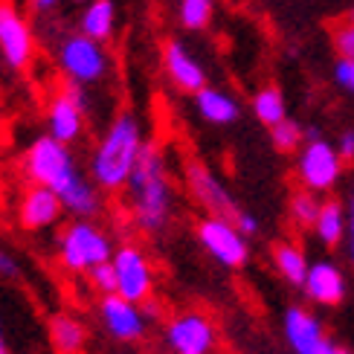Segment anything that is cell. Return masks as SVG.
I'll list each match as a JSON object with an SVG mask.
<instances>
[{
	"instance_id": "1",
	"label": "cell",
	"mask_w": 354,
	"mask_h": 354,
	"mask_svg": "<svg viewBox=\"0 0 354 354\" xmlns=\"http://www.w3.org/2000/svg\"><path fill=\"white\" fill-rule=\"evenodd\" d=\"M21 171L29 183L53 189L64 203V212L70 218L96 221L105 209V192L79 169V160L73 154V145L53 140L50 134H41L26 145L21 157Z\"/></svg>"
},
{
	"instance_id": "2",
	"label": "cell",
	"mask_w": 354,
	"mask_h": 354,
	"mask_svg": "<svg viewBox=\"0 0 354 354\" xmlns=\"http://www.w3.org/2000/svg\"><path fill=\"white\" fill-rule=\"evenodd\" d=\"M131 224L145 235L166 232L174 218V183L166 154L157 142H145L134 171L125 186Z\"/></svg>"
},
{
	"instance_id": "3",
	"label": "cell",
	"mask_w": 354,
	"mask_h": 354,
	"mask_svg": "<svg viewBox=\"0 0 354 354\" xmlns=\"http://www.w3.org/2000/svg\"><path fill=\"white\" fill-rule=\"evenodd\" d=\"M145 142L149 140H145L140 116L131 111L116 113L93 145L91 160H87V171H91L87 177H91L99 186V192H105V195L125 192L128 177L134 171Z\"/></svg>"
},
{
	"instance_id": "4",
	"label": "cell",
	"mask_w": 354,
	"mask_h": 354,
	"mask_svg": "<svg viewBox=\"0 0 354 354\" xmlns=\"http://www.w3.org/2000/svg\"><path fill=\"white\" fill-rule=\"evenodd\" d=\"M113 239L108 230H102L96 221L73 218L70 224L58 230L55 239V259L73 276H87L99 264H108L113 259Z\"/></svg>"
},
{
	"instance_id": "5",
	"label": "cell",
	"mask_w": 354,
	"mask_h": 354,
	"mask_svg": "<svg viewBox=\"0 0 354 354\" xmlns=\"http://www.w3.org/2000/svg\"><path fill=\"white\" fill-rule=\"evenodd\" d=\"M55 64L64 82L79 87H93L108 79L111 73V53L105 44L87 38L82 32H70L58 41L55 47Z\"/></svg>"
},
{
	"instance_id": "6",
	"label": "cell",
	"mask_w": 354,
	"mask_h": 354,
	"mask_svg": "<svg viewBox=\"0 0 354 354\" xmlns=\"http://www.w3.org/2000/svg\"><path fill=\"white\" fill-rule=\"evenodd\" d=\"M195 239L206 256L227 270H244L250 264V239L235 227V221L203 215L195 224Z\"/></svg>"
},
{
	"instance_id": "7",
	"label": "cell",
	"mask_w": 354,
	"mask_h": 354,
	"mask_svg": "<svg viewBox=\"0 0 354 354\" xmlns=\"http://www.w3.org/2000/svg\"><path fill=\"white\" fill-rule=\"evenodd\" d=\"M38 41L29 18L15 0H0V64L12 73H24L35 62Z\"/></svg>"
},
{
	"instance_id": "8",
	"label": "cell",
	"mask_w": 354,
	"mask_h": 354,
	"mask_svg": "<svg viewBox=\"0 0 354 354\" xmlns=\"http://www.w3.org/2000/svg\"><path fill=\"white\" fill-rule=\"evenodd\" d=\"M113 273H116V293L128 302L145 305L149 299H154V264L145 256V250L134 241H125L113 250Z\"/></svg>"
},
{
	"instance_id": "9",
	"label": "cell",
	"mask_w": 354,
	"mask_h": 354,
	"mask_svg": "<svg viewBox=\"0 0 354 354\" xmlns=\"http://www.w3.org/2000/svg\"><path fill=\"white\" fill-rule=\"evenodd\" d=\"M47 134L64 145H76L87 128V93L84 87L64 82L62 91H55L44 111Z\"/></svg>"
},
{
	"instance_id": "10",
	"label": "cell",
	"mask_w": 354,
	"mask_h": 354,
	"mask_svg": "<svg viewBox=\"0 0 354 354\" xmlns=\"http://www.w3.org/2000/svg\"><path fill=\"white\" fill-rule=\"evenodd\" d=\"M343 166L346 163H343L340 151H337V145H331L328 140L305 142L297 154V180L305 192L326 195L343 177Z\"/></svg>"
},
{
	"instance_id": "11",
	"label": "cell",
	"mask_w": 354,
	"mask_h": 354,
	"mask_svg": "<svg viewBox=\"0 0 354 354\" xmlns=\"http://www.w3.org/2000/svg\"><path fill=\"white\" fill-rule=\"evenodd\" d=\"M163 340L171 354H212L218 346V328L206 314L183 311L166 322Z\"/></svg>"
},
{
	"instance_id": "12",
	"label": "cell",
	"mask_w": 354,
	"mask_h": 354,
	"mask_svg": "<svg viewBox=\"0 0 354 354\" xmlns=\"http://www.w3.org/2000/svg\"><path fill=\"white\" fill-rule=\"evenodd\" d=\"M183 171H186L189 195L195 198L198 206H203L206 215H218V218H230V221L239 218L241 206L232 201V192L209 166L201 163V160H189Z\"/></svg>"
},
{
	"instance_id": "13",
	"label": "cell",
	"mask_w": 354,
	"mask_h": 354,
	"mask_svg": "<svg viewBox=\"0 0 354 354\" xmlns=\"http://www.w3.org/2000/svg\"><path fill=\"white\" fill-rule=\"evenodd\" d=\"M96 317L99 326L105 328V334L113 343H140L149 334V317H145L142 305L122 299L120 293L111 297H99L96 302Z\"/></svg>"
},
{
	"instance_id": "14",
	"label": "cell",
	"mask_w": 354,
	"mask_h": 354,
	"mask_svg": "<svg viewBox=\"0 0 354 354\" xmlns=\"http://www.w3.org/2000/svg\"><path fill=\"white\" fill-rule=\"evenodd\" d=\"M64 203L62 198L55 195L53 189L47 186H35L29 183L24 189V195L18 201V224L26 232H44V230H53L62 224L64 218Z\"/></svg>"
},
{
	"instance_id": "15",
	"label": "cell",
	"mask_w": 354,
	"mask_h": 354,
	"mask_svg": "<svg viewBox=\"0 0 354 354\" xmlns=\"http://www.w3.org/2000/svg\"><path fill=\"white\" fill-rule=\"evenodd\" d=\"M302 293L308 297V302H314L319 308H337L348 293L346 273L340 270V264L331 261V259L311 261L308 276H305V285H302Z\"/></svg>"
},
{
	"instance_id": "16",
	"label": "cell",
	"mask_w": 354,
	"mask_h": 354,
	"mask_svg": "<svg viewBox=\"0 0 354 354\" xmlns=\"http://www.w3.org/2000/svg\"><path fill=\"white\" fill-rule=\"evenodd\" d=\"M282 334H285V340H288L293 354H314L322 343L328 340L322 319L305 305H288L285 308Z\"/></svg>"
},
{
	"instance_id": "17",
	"label": "cell",
	"mask_w": 354,
	"mask_h": 354,
	"mask_svg": "<svg viewBox=\"0 0 354 354\" xmlns=\"http://www.w3.org/2000/svg\"><path fill=\"white\" fill-rule=\"evenodd\" d=\"M163 70H166L169 82L177 87V91H183V93L195 96L198 91H203V87H206V70H203V64L189 53L186 44L177 41V38L163 44Z\"/></svg>"
},
{
	"instance_id": "18",
	"label": "cell",
	"mask_w": 354,
	"mask_h": 354,
	"mask_svg": "<svg viewBox=\"0 0 354 354\" xmlns=\"http://www.w3.org/2000/svg\"><path fill=\"white\" fill-rule=\"evenodd\" d=\"M47 334H50V346L55 348V354H84L87 340H91V331H87L84 319L67 311H58L50 317Z\"/></svg>"
},
{
	"instance_id": "19",
	"label": "cell",
	"mask_w": 354,
	"mask_h": 354,
	"mask_svg": "<svg viewBox=\"0 0 354 354\" xmlns=\"http://www.w3.org/2000/svg\"><path fill=\"white\" fill-rule=\"evenodd\" d=\"M195 111L203 122L218 125V128L239 122V116H241L239 99L227 91H221V87H209V84L195 93Z\"/></svg>"
},
{
	"instance_id": "20",
	"label": "cell",
	"mask_w": 354,
	"mask_h": 354,
	"mask_svg": "<svg viewBox=\"0 0 354 354\" xmlns=\"http://www.w3.org/2000/svg\"><path fill=\"white\" fill-rule=\"evenodd\" d=\"M79 32L99 44H108L116 32V3L113 0H91L82 9Z\"/></svg>"
},
{
	"instance_id": "21",
	"label": "cell",
	"mask_w": 354,
	"mask_h": 354,
	"mask_svg": "<svg viewBox=\"0 0 354 354\" xmlns=\"http://www.w3.org/2000/svg\"><path fill=\"white\" fill-rule=\"evenodd\" d=\"M346 230H348V209H346V206L337 198L322 201L319 215L314 221V235L319 239V244L337 247L346 239Z\"/></svg>"
},
{
	"instance_id": "22",
	"label": "cell",
	"mask_w": 354,
	"mask_h": 354,
	"mask_svg": "<svg viewBox=\"0 0 354 354\" xmlns=\"http://www.w3.org/2000/svg\"><path fill=\"white\" fill-rule=\"evenodd\" d=\"M273 268H276V273L282 276L288 285L302 288L305 285V276H308V268H311V261H308L305 250L299 244L279 241L273 247Z\"/></svg>"
},
{
	"instance_id": "23",
	"label": "cell",
	"mask_w": 354,
	"mask_h": 354,
	"mask_svg": "<svg viewBox=\"0 0 354 354\" xmlns=\"http://www.w3.org/2000/svg\"><path fill=\"white\" fill-rule=\"evenodd\" d=\"M250 105H253V116H256L261 125H268V128H273V125H279L282 120H288L285 93L279 91V87H273V84L256 91V96H253V102H250Z\"/></svg>"
},
{
	"instance_id": "24",
	"label": "cell",
	"mask_w": 354,
	"mask_h": 354,
	"mask_svg": "<svg viewBox=\"0 0 354 354\" xmlns=\"http://www.w3.org/2000/svg\"><path fill=\"white\" fill-rule=\"evenodd\" d=\"M319 206H322V201L314 195V192L299 189L297 195L290 198V203H288V215L293 221V227H297V230H314V221L319 215Z\"/></svg>"
},
{
	"instance_id": "25",
	"label": "cell",
	"mask_w": 354,
	"mask_h": 354,
	"mask_svg": "<svg viewBox=\"0 0 354 354\" xmlns=\"http://www.w3.org/2000/svg\"><path fill=\"white\" fill-rule=\"evenodd\" d=\"M212 12H215L212 0H180L177 18H180V26L189 29V32H201V29L209 26Z\"/></svg>"
},
{
	"instance_id": "26",
	"label": "cell",
	"mask_w": 354,
	"mask_h": 354,
	"mask_svg": "<svg viewBox=\"0 0 354 354\" xmlns=\"http://www.w3.org/2000/svg\"><path fill=\"white\" fill-rule=\"evenodd\" d=\"M270 142L279 154H290V151H299L305 145V128L297 120H282L279 125L270 128Z\"/></svg>"
},
{
	"instance_id": "27",
	"label": "cell",
	"mask_w": 354,
	"mask_h": 354,
	"mask_svg": "<svg viewBox=\"0 0 354 354\" xmlns=\"http://www.w3.org/2000/svg\"><path fill=\"white\" fill-rule=\"evenodd\" d=\"M87 282H91V288L99 293V297H111V293H116V273H113V264H99V268H93L91 273H87Z\"/></svg>"
},
{
	"instance_id": "28",
	"label": "cell",
	"mask_w": 354,
	"mask_h": 354,
	"mask_svg": "<svg viewBox=\"0 0 354 354\" xmlns=\"http://www.w3.org/2000/svg\"><path fill=\"white\" fill-rule=\"evenodd\" d=\"M331 41H334V50L343 62H354V24L351 21L337 24L334 32H331Z\"/></svg>"
},
{
	"instance_id": "29",
	"label": "cell",
	"mask_w": 354,
	"mask_h": 354,
	"mask_svg": "<svg viewBox=\"0 0 354 354\" xmlns=\"http://www.w3.org/2000/svg\"><path fill=\"white\" fill-rule=\"evenodd\" d=\"M21 279H24V261L9 247L0 244V282H21Z\"/></svg>"
},
{
	"instance_id": "30",
	"label": "cell",
	"mask_w": 354,
	"mask_h": 354,
	"mask_svg": "<svg viewBox=\"0 0 354 354\" xmlns=\"http://www.w3.org/2000/svg\"><path fill=\"white\" fill-rule=\"evenodd\" d=\"M334 82L354 96V62H343L340 58V62L334 64Z\"/></svg>"
},
{
	"instance_id": "31",
	"label": "cell",
	"mask_w": 354,
	"mask_h": 354,
	"mask_svg": "<svg viewBox=\"0 0 354 354\" xmlns=\"http://www.w3.org/2000/svg\"><path fill=\"white\" fill-rule=\"evenodd\" d=\"M235 227H239L247 239H253V235L259 232V218L253 215V212H247V209H241L239 212V218H235Z\"/></svg>"
},
{
	"instance_id": "32",
	"label": "cell",
	"mask_w": 354,
	"mask_h": 354,
	"mask_svg": "<svg viewBox=\"0 0 354 354\" xmlns=\"http://www.w3.org/2000/svg\"><path fill=\"white\" fill-rule=\"evenodd\" d=\"M337 151H340L343 163H351L354 160V131H343L340 140H337Z\"/></svg>"
},
{
	"instance_id": "33",
	"label": "cell",
	"mask_w": 354,
	"mask_h": 354,
	"mask_svg": "<svg viewBox=\"0 0 354 354\" xmlns=\"http://www.w3.org/2000/svg\"><path fill=\"white\" fill-rule=\"evenodd\" d=\"M346 239H348V259L354 264V198L348 203V230H346Z\"/></svg>"
},
{
	"instance_id": "34",
	"label": "cell",
	"mask_w": 354,
	"mask_h": 354,
	"mask_svg": "<svg viewBox=\"0 0 354 354\" xmlns=\"http://www.w3.org/2000/svg\"><path fill=\"white\" fill-rule=\"evenodd\" d=\"M62 0H29V9L32 12H38V15H47V12H53Z\"/></svg>"
},
{
	"instance_id": "35",
	"label": "cell",
	"mask_w": 354,
	"mask_h": 354,
	"mask_svg": "<svg viewBox=\"0 0 354 354\" xmlns=\"http://www.w3.org/2000/svg\"><path fill=\"white\" fill-rule=\"evenodd\" d=\"M314 354H354V351H348L346 346H340V343H334V340H326V343H322Z\"/></svg>"
},
{
	"instance_id": "36",
	"label": "cell",
	"mask_w": 354,
	"mask_h": 354,
	"mask_svg": "<svg viewBox=\"0 0 354 354\" xmlns=\"http://www.w3.org/2000/svg\"><path fill=\"white\" fill-rule=\"evenodd\" d=\"M0 354H12L9 340H6V326H3V317H0Z\"/></svg>"
},
{
	"instance_id": "37",
	"label": "cell",
	"mask_w": 354,
	"mask_h": 354,
	"mask_svg": "<svg viewBox=\"0 0 354 354\" xmlns=\"http://www.w3.org/2000/svg\"><path fill=\"white\" fill-rule=\"evenodd\" d=\"M142 311H145V317H149V319H151V317H160V305H157L154 299H149V302L142 305Z\"/></svg>"
},
{
	"instance_id": "38",
	"label": "cell",
	"mask_w": 354,
	"mask_h": 354,
	"mask_svg": "<svg viewBox=\"0 0 354 354\" xmlns=\"http://www.w3.org/2000/svg\"><path fill=\"white\" fill-rule=\"evenodd\" d=\"M314 140H322V134H319L317 125H308L305 128V142H314Z\"/></svg>"
},
{
	"instance_id": "39",
	"label": "cell",
	"mask_w": 354,
	"mask_h": 354,
	"mask_svg": "<svg viewBox=\"0 0 354 354\" xmlns=\"http://www.w3.org/2000/svg\"><path fill=\"white\" fill-rule=\"evenodd\" d=\"M73 3H82V6H87V3H91V0H73Z\"/></svg>"
},
{
	"instance_id": "40",
	"label": "cell",
	"mask_w": 354,
	"mask_h": 354,
	"mask_svg": "<svg viewBox=\"0 0 354 354\" xmlns=\"http://www.w3.org/2000/svg\"><path fill=\"white\" fill-rule=\"evenodd\" d=\"M348 21H351V24H354V6H351V12H348Z\"/></svg>"
}]
</instances>
